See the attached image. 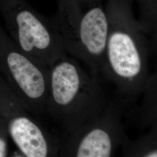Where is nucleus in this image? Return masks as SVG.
I'll use <instances>...</instances> for the list:
<instances>
[{
	"instance_id": "1",
	"label": "nucleus",
	"mask_w": 157,
	"mask_h": 157,
	"mask_svg": "<svg viewBox=\"0 0 157 157\" xmlns=\"http://www.w3.org/2000/svg\"><path fill=\"white\" fill-rule=\"evenodd\" d=\"M0 16L7 33L29 56L44 65L59 55L62 42L51 18L40 14L26 0H0Z\"/></svg>"
},
{
	"instance_id": "2",
	"label": "nucleus",
	"mask_w": 157,
	"mask_h": 157,
	"mask_svg": "<svg viewBox=\"0 0 157 157\" xmlns=\"http://www.w3.org/2000/svg\"><path fill=\"white\" fill-rule=\"evenodd\" d=\"M51 19L62 43L92 56L106 48L108 21L102 0H56Z\"/></svg>"
},
{
	"instance_id": "3",
	"label": "nucleus",
	"mask_w": 157,
	"mask_h": 157,
	"mask_svg": "<svg viewBox=\"0 0 157 157\" xmlns=\"http://www.w3.org/2000/svg\"><path fill=\"white\" fill-rule=\"evenodd\" d=\"M41 63L21 50L0 24V74L26 109L37 111L47 95Z\"/></svg>"
},
{
	"instance_id": "4",
	"label": "nucleus",
	"mask_w": 157,
	"mask_h": 157,
	"mask_svg": "<svg viewBox=\"0 0 157 157\" xmlns=\"http://www.w3.org/2000/svg\"><path fill=\"white\" fill-rule=\"evenodd\" d=\"M25 109L0 74V124L6 128L9 137L24 156L47 157L50 146L47 136Z\"/></svg>"
},
{
	"instance_id": "5",
	"label": "nucleus",
	"mask_w": 157,
	"mask_h": 157,
	"mask_svg": "<svg viewBox=\"0 0 157 157\" xmlns=\"http://www.w3.org/2000/svg\"><path fill=\"white\" fill-rule=\"evenodd\" d=\"M51 93L56 104L65 105L72 101L78 91L80 78L72 63L62 62L56 65L51 73Z\"/></svg>"
},
{
	"instance_id": "6",
	"label": "nucleus",
	"mask_w": 157,
	"mask_h": 157,
	"mask_svg": "<svg viewBox=\"0 0 157 157\" xmlns=\"http://www.w3.org/2000/svg\"><path fill=\"white\" fill-rule=\"evenodd\" d=\"M112 151L109 135L104 130L96 129L82 140L77 152L78 157H108Z\"/></svg>"
},
{
	"instance_id": "7",
	"label": "nucleus",
	"mask_w": 157,
	"mask_h": 157,
	"mask_svg": "<svg viewBox=\"0 0 157 157\" xmlns=\"http://www.w3.org/2000/svg\"><path fill=\"white\" fill-rule=\"evenodd\" d=\"M139 8L141 22L143 26L156 23L157 18V0H136Z\"/></svg>"
},
{
	"instance_id": "8",
	"label": "nucleus",
	"mask_w": 157,
	"mask_h": 157,
	"mask_svg": "<svg viewBox=\"0 0 157 157\" xmlns=\"http://www.w3.org/2000/svg\"><path fill=\"white\" fill-rule=\"evenodd\" d=\"M8 137L9 136L6 128L0 124V157L9 156Z\"/></svg>"
},
{
	"instance_id": "9",
	"label": "nucleus",
	"mask_w": 157,
	"mask_h": 157,
	"mask_svg": "<svg viewBox=\"0 0 157 157\" xmlns=\"http://www.w3.org/2000/svg\"><path fill=\"white\" fill-rule=\"evenodd\" d=\"M146 157H157V151H155L151 152L150 153H149L147 155H146Z\"/></svg>"
}]
</instances>
